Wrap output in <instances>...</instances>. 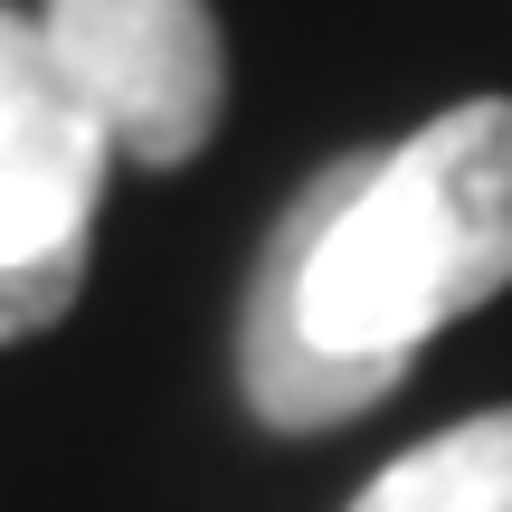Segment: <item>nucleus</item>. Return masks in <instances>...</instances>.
<instances>
[{"label": "nucleus", "mask_w": 512, "mask_h": 512, "mask_svg": "<svg viewBox=\"0 0 512 512\" xmlns=\"http://www.w3.org/2000/svg\"><path fill=\"white\" fill-rule=\"evenodd\" d=\"M512 285V95L446 105L389 152L332 162L275 219L238 313L256 418L304 437L380 408L427 332Z\"/></svg>", "instance_id": "1"}, {"label": "nucleus", "mask_w": 512, "mask_h": 512, "mask_svg": "<svg viewBox=\"0 0 512 512\" xmlns=\"http://www.w3.org/2000/svg\"><path fill=\"white\" fill-rule=\"evenodd\" d=\"M38 29L124 162L171 171L219 133L228 48L209 0H48Z\"/></svg>", "instance_id": "2"}, {"label": "nucleus", "mask_w": 512, "mask_h": 512, "mask_svg": "<svg viewBox=\"0 0 512 512\" xmlns=\"http://www.w3.org/2000/svg\"><path fill=\"white\" fill-rule=\"evenodd\" d=\"M105 124L57 67L48 29L0 0V256L10 266H86L105 200Z\"/></svg>", "instance_id": "3"}, {"label": "nucleus", "mask_w": 512, "mask_h": 512, "mask_svg": "<svg viewBox=\"0 0 512 512\" xmlns=\"http://www.w3.org/2000/svg\"><path fill=\"white\" fill-rule=\"evenodd\" d=\"M351 512H512V408H484V418L408 446L399 465L361 484Z\"/></svg>", "instance_id": "4"}, {"label": "nucleus", "mask_w": 512, "mask_h": 512, "mask_svg": "<svg viewBox=\"0 0 512 512\" xmlns=\"http://www.w3.org/2000/svg\"><path fill=\"white\" fill-rule=\"evenodd\" d=\"M76 285H86V266H10V256H0V342L48 332L57 313L76 304Z\"/></svg>", "instance_id": "5"}]
</instances>
